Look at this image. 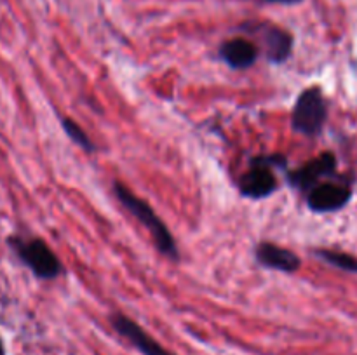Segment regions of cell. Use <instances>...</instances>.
Here are the masks:
<instances>
[{"label": "cell", "instance_id": "5b68a950", "mask_svg": "<svg viewBox=\"0 0 357 355\" xmlns=\"http://www.w3.org/2000/svg\"><path fill=\"white\" fill-rule=\"evenodd\" d=\"M16 251L23 263L38 278H54L61 274L63 267L58 256L49 249L44 240L33 239L28 242H16Z\"/></svg>", "mask_w": 357, "mask_h": 355}, {"label": "cell", "instance_id": "ba28073f", "mask_svg": "<svg viewBox=\"0 0 357 355\" xmlns=\"http://www.w3.org/2000/svg\"><path fill=\"white\" fill-rule=\"evenodd\" d=\"M255 31H260L265 42V54L268 61L281 65L291 56L293 49V37L289 31L275 26V24L258 23Z\"/></svg>", "mask_w": 357, "mask_h": 355}, {"label": "cell", "instance_id": "30bf717a", "mask_svg": "<svg viewBox=\"0 0 357 355\" xmlns=\"http://www.w3.org/2000/svg\"><path fill=\"white\" fill-rule=\"evenodd\" d=\"M220 56L229 66L236 70H243L250 68L257 63L258 56H260V49L250 38H229V40L220 45Z\"/></svg>", "mask_w": 357, "mask_h": 355}, {"label": "cell", "instance_id": "5bb4252c", "mask_svg": "<svg viewBox=\"0 0 357 355\" xmlns=\"http://www.w3.org/2000/svg\"><path fill=\"white\" fill-rule=\"evenodd\" d=\"M0 355H3V348H2V341H0Z\"/></svg>", "mask_w": 357, "mask_h": 355}, {"label": "cell", "instance_id": "8992f818", "mask_svg": "<svg viewBox=\"0 0 357 355\" xmlns=\"http://www.w3.org/2000/svg\"><path fill=\"white\" fill-rule=\"evenodd\" d=\"M335 176H337V157L331 152H324L316 159L309 160L305 166L291 171L288 174V181L293 187L307 194L310 188L319 184L321 181L330 180V178Z\"/></svg>", "mask_w": 357, "mask_h": 355}, {"label": "cell", "instance_id": "9a60e30c", "mask_svg": "<svg viewBox=\"0 0 357 355\" xmlns=\"http://www.w3.org/2000/svg\"><path fill=\"white\" fill-rule=\"evenodd\" d=\"M354 68H356V70H357V63H354Z\"/></svg>", "mask_w": 357, "mask_h": 355}, {"label": "cell", "instance_id": "7a4b0ae2", "mask_svg": "<svg viewBox=\"0 0 357 355\" xmlns=\"http://www.w3.org/2000/svg\"><path fill=\"white\" fill-rule=\"evenodd\" d=\"M328 120V101L319 87H309L296 100L291 111L293 131L303 136H317Z\"/></svg>", "mask_w": 357, "mask_h": 355}, {"label": "cell", "instance_id": "7c38bea8", "mask_svg": "<svg viewBox=\"0 0 357 355\" xmlns=\"http://www.w3.org/2000/svg\"><path fill=\"white\" fill-rule=\"evenodd\" d=\"M61 125H63V129H65L66 136H68V138L72 139L75 145H79L80 148H84L86 152H93L94 150L93 141H91L89 136L86 134V131H84L79 124H75L72 118H63Z\"/></svg>", "mask_w": 357, "mask_h": 355}, {"label": "cell", "instance_id": "9c48e42d", "mask_svg": "<svg viewBox=\"0 0 357 355\" xmlns=\"http://www.w3.org/2000/svg\"><path fill=\"white\" fill-rule=\"evenodd\" d=\"M257 261L261 267H267L271 270L284 271V274H295L302 267V260L296 256L293 251L284 249L278 244L261 242L257 247Z\"/></svg>", "mask_w": 357, "mask_h": 355}, {"label": "cell", "instance_id": "8fae6325", "mask_svg": "<svg viewBox=\"0 0 357 355\" xmlns=\"http://www.w3.org/2000/svg\"><path fill=\"white\" fill-rule=\"evenodd\" d=\"M314 256L319 258L323 263L338 268V270L347 271V274H357V258L349 253H344V251L317 249L314 251Z\"/></svg>", "mask_w": 357, "mask_h": 355}, {"label": "cell", "instance_id": "52a82bcc", "mask_svg": "<svg viewBox=\"0 0 357 355\" xmlns=\"http://www.w3.org/2000/svg\"><path fill=\"white\" fill-rule=\"evenodd\" d=\"M112 326L117 331L121 336H124L129 343L135 348H138L143 355H174L169 350H166L164 347H160L152 336H150L146 331H143V327H139L135 320H131L129 317L117 313V315L112 317Z\"/></svg>", "mask_w": 357, "mask_h": 355}, {"label": "cell", "instance_id": "277c9868", "mask_svg": "<svg viewBox=\"0 0 357 355\" xmlns=\"http://www.w3.org/2000/svg\"><path fill=\"white\" fill-rule=\"evenodd\" d=\"M352 188L351 181L345 178H330L321 181L305 194L307 207L317 214H328L344 209L351 202Z\"/></svg>", "mask_w": 357, "mask_h": 355}, {"label": "cell", "instance_id": "6da1fadb", "mask_svg": "<svg viewBox=\"0 0 357 355\" xmlns=\"http://www.w3.org/2000/svg\"><path fill=\"white\" fill-rule=\"evenodd\" d=\"M114 191L115 195H117L119 200H121V204L124 205V207L128 209V211L131 212L146 230H149L153 242H155L157 249H159L164 256L169 258V260L176 261L178 258H180L176 242H174L173 235H171L166 223L157 216V212L153 211L152 205H150L149 202L143 200V198L136 197L126 184L119 183V181L114 184Z\"/></svg>", "mask_w": 357, "mask_h": 355}, {"label": "cell", "instance_id": "3957f363", "mask_svg": "<svg viewBox=\"0 0 357 355\" xmlns=\"http://www.w3.org/2000/svg\"><path fill=\"white\" fill-rule=\"evenodd\" d=\"M284 155H260L251 160V167L239 181V190L248 198H265L272 195L278 187L274 167H286Z\"/></svg>", "mask_w": 357, "mask_h": 355}, {"label": "cell", "instance_id": "4fadbf2b", "mask_svg": "<svg viewBox=\"0 0 357 355\" xmlns=\"http://www.w3.org/2000/svg\"><path fill=\"white\" fill-rule=\"evenodd\" d=\"M255 2H261V3H281V6H296V3L303 2V0H255Z\"/></svg>", "mask_w": 357, "mask_h": 355}]
</instances>
